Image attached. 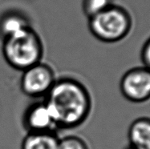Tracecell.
<instances>
[{"label": "cell", "instance_id": "cell-2", "mask_svg": "<svg viewBox=\"0 0 150 149\" xmlns=\"http://www.w3.org/2000/svg\"><path fill=\"white\" fill-rule=\"evenodd\" d=\"M2 52L10 67L23 71L42 62L44 47L40 35L31 27L4 39Z\"/></svg>", "mask_w": 150, "mask_h": 149}, {"label": "cell", "instance_id": "cell-3", "mask_svg": "<svg viewBox=\"0 0 150 149\" xmlns=\"http://www.w3.org/2000/svg\"><path fill=\"white\" fill-rule=\"evenodd\" d=\"M88 29L96 39L112 43L125 39L132 28V17L122 6L113 4L88 18Z\"/></svg>", "mask_w": 150, "mask_h": 149}, {"label": "cell", "instance_id": "cell-12", "mask_svg": "<svg viewBox=\"0 0 150 149\" xmlns=\"http://www.w3.org/2000/svg\"><path fill=\"white\" fill-rule=\"evenodd\" d=\"M141 58L144 67H147L150 70V37L144 43L141 49Z\"/></svg>", "mask_w": 150, "mask_h": 149}, {"label": "cell", "instance_id": "cell-9", "mask_svg": "<svg viewBox=\"0 0 150 149\" xmlns=\"http://www.w3.org/2000/svg\"><path fill=\"white\" fill-rule=\"evenodd\" d=\"M59 140L55 132H29L22 141L21 149H58Z\"/></svg>", "mask_w": 150, "mask_h": 149}, {"label": "cell", "instance_id": "cell-1", "mask_svg": "<svg viewBox=\"0 0 150 149\" xmlns=\"http://www.w3.org/2000/svg\"><path fill=\"white\" fill-rule=\"evenodd\" d=\"M48 104L59 130L80 127L91 114V94L83 83L71 77H61L43 98Z\"/></svg>", "mask_w": 150, "mask_h": 149}, {"label": "cell", "instance_id": "cell-10", "mask_svg": "<svg viewBox=\"0 0 150 149\" xmlns=\"http://www.w3.org/2000/svg\"><path fill=\"white\" fill-rule=\"evenodd\" d=\"M114 4V0H83L82 10L83 14L91 18Z\"/></svg>", "mask_w": 150, "mask_h": 149}, {"label": "cell", "instance_id": "cell-4", "mask_svg": "<svg viewBox=\"0 0 150 149\" xmlns=\"http://www.w3.org/2000/svg\"><path fill=\"white\" fill-rule=\"evenodd\" d=\"M56 79L55 71L49 64L40 62L23 71L20 89L28 97L44 98Z\"/></svg>", "mask_w": 150, "mask_h": 149}, {"label": "cell", "instance_id": "cell-8", "mask_svg": "<svg viewBox=\"0 0 150 149\" xmlns=\"http://www.w3.org/2000/svg\"><path fill=\"white\" fill-rule=\"evenodd\" d=\"M129 145L138 149H150V118L140 117L130 124L128 131Z\"/></svg>", "mask_w": 150, "mask_h": 149}, {"label": "cell", "instance_id": "cell-6", "mask_svg": "<svg viewBox=\"0 0 150 149\" xmlns=\"http://www.w3.org/2000/svg\"><path fill=\"white\" fill-rule=\"evenodd\" d=\"M23 126L29 132H55L59 128L45 100L34 102L25 109Z\"/></svg>", "mask_w": 150, "mask_h": 149}, {"label": "cell", "instance_id": "cell-5", "mask_svg": "<svg viewBox=\"0 0 150 149\" xmlns=\"http://www.w3.org/2000/svg\"><path fill=\"white\" fill-rule=\"evenodd\" d=\"M120 90L127 100L142 104L150 100V70L145 67H133L124 74Z\"/></svg>", "mask_w": 150, "mask_h": 149}, {"label": "cell", "instance_id": "cell-13", "mask_svg": "<svg viewBox=\"0 0 150 149\" xmlns=\"http://www.w3.org/2000/svg\"><path fill=\"white\" fill-rule=\"evenodd\" d=\"M125 149H138V148H135V147L133 146H131V145H129L128 147H126Z\"/></svg>", "mask_w": 150, "mask_h": 149}, {"label": "cell", "instance_id": "cell-11", "mask_svg": "<svg viewBox=\"0 0 150 149\" xmlns=\"http://www.w3.org/2000/svg\"><path fill=\"white\" fill-rule=\"evenodd\" d=\"M58 149H89V147L82 137L68 135L63 138H59Z\"/></svg>", "mask_w": 150, "mask_h": 149}, {"label": "cell", "instance_id": "cell-7", "mask_svg": "<svg viewBox=\"0 0 150 149\" xmlns=\"http://www.w3.org/2000/svg\"><path fill=\"white\" fill-rule=\"evenodd\" d=\"M31 27L28 15L19 10H7L0 15V38L2 40Z\"/></svg>", "mask_w": 150, "mask_h": 149}]
</instances>
